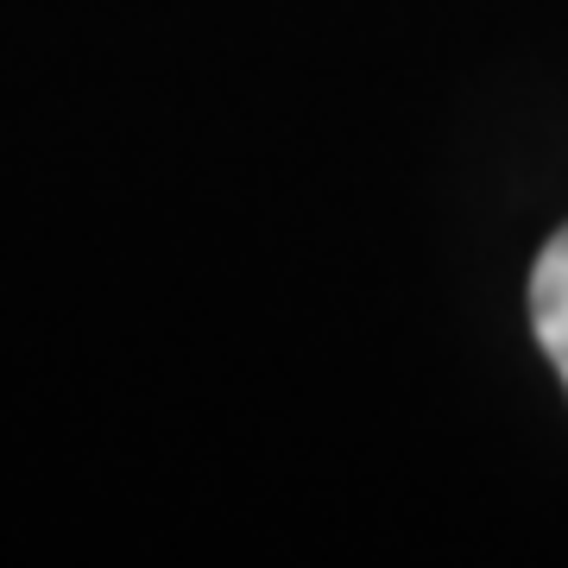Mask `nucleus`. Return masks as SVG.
<instances>
[{
    "label": "nucleus",
    "mask_w": 568,
    "mask_h": 568,
    "mask_svg": "<svg viewBox=\"0 0 568 568\" xmlns=\"http://www.w3.org/2000/svg\"><path fill=\"white\" fill-rule=\"evenodd\" d=\"M530 328L568 386V227L544 246V260L530 272Z\"/></svg>",
    "instance_id": "nucleus-1"
}]
</instances>
